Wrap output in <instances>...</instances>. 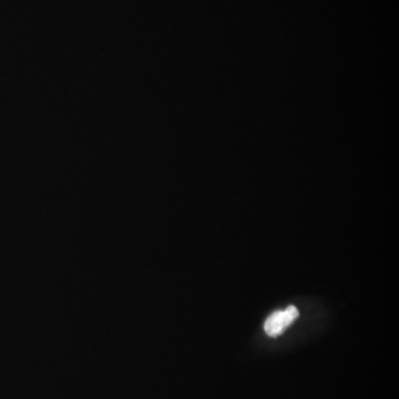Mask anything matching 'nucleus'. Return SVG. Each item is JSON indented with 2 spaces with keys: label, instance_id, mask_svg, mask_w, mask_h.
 Instances as JSON below:
<instances>
[{
  "label": "nucleus",
  "instance_id": "nucleus-1",
  "mask_svg": "<svg viewBox=\"0 0 399 399\" xmlns=\"http://www.w3.org/2000/svg\"><path fill=\"white\" fill-rule=\"evenodd\" d=\"M297 318L299 310L295 306H289L287 310H277L268 316L264 329L268 336H279Z\"/></svg>",
  "mask_w": 399,
  "mask_h": 399
}]
</instances>
